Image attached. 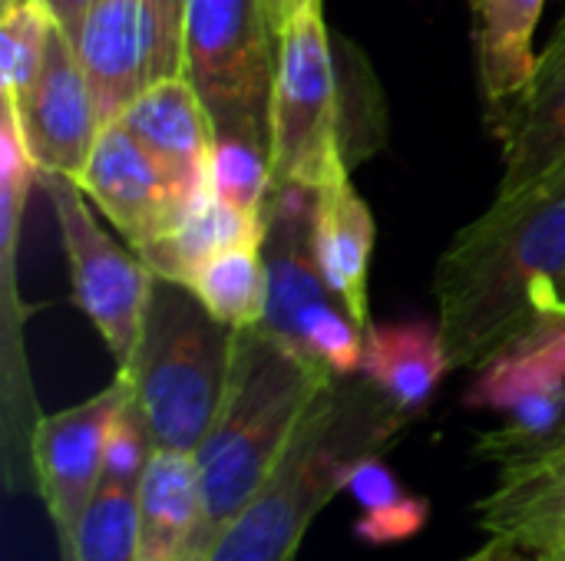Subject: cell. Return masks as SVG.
I'll list each match as a JSON object with an SVG mask.
<instances>
[{
    "mask_svg": "<svg viewBox=\"0 0 565 561\" xmlns=\"http://www.w3.org/2000/svg\"><path fill=\"white\" fill-rule=\"evenodd\" d=\"M434 301L450 370H480L563 324L565 159L454 235L434 268Z\"/></svg>",
    "mask_w": 565,
    "mask_h": 561,
    "instance_id": "1",
    "label": "cell"
},
{
    "mask_svg": "<svg viewBox=\"0 0 565 561\" xmlns=\"http://www.w3.org/2000/svg\"><path fill=\"white\" fill-rule=\"evenodd\" d=\"M407 420L367 377L334 380L301 420L275 473L202 561L298 559L311 522L341 493L344 470L391 446Z\"/></svg>",
    "mask_w": 565,
    "mask_h": 561,
    "instance_id": "2",
    "label": "cell"
},
{
    "mask_svg": "<svg viewBox=\"0 0 565 561\" xmlns=\"http://www.w3.org/2000/svg\"><path fill=\"white\" fill-rule=\"evenodd\" d=\"M334 380L341 377L278 341L268 327L235 331L228 390L212 430L195 450L205 499L199 561L218 532L255 499L301 420Z\"/></svg>",
    "mask_w": 565,
    "mask_h": 561,
    "instance_id": "3",
    "label": "cell"
},
{
    "mask_svg": "<svg viewBox=\"0 0 565 561\" xmlns=\"http://www.w3.org/2000/svg\"><path fill=\"white\" fill-rule=\"evenodd\" d=\"M235 327L175 281L159 278L132 360L119 370L156 446L195 453L228 390Z\"/></svg>",
    "mask_w": 565,
    "mask_h": 561,
    "instance_id": "4",
    "label": "cell"
},
{
    "mask_svg": "<svg viewBox=\"0 0 565 561\" xmlns=\"http://www.w3.org/2000/svg\"><path fill=\"white\" fill-rule=\"evenodd\" d=\"M271 188L321 192L351 179L344 152V93L321 3L301 10L278 36L268 106Z\"/></svg>",
    "mask_w": 565,
    "mask_h": 561,
    "instance_id": "5",
    "label": "cell"
},
{
    "mask_svg": "<svg viewBox=\"0 0 565 561\" xmlns=\"http://www.w3.org/2000/svg\"><path fill=\"white\" fill-rule=\"evenodd\" d=\"M278 33L265 0H185V76L215 136L268 142Z\"/></svg>",
    "mask_w": 565,
    "mask_h": 561,
    "instance_id": "6",
    "label": "cell"
},
{
    "mask_svg": "<svg viewBox=\"0 0 565 561\" xmlns=\"http://www.w3.org/2000/svg\"><path fill=\"white\" fill-rule=\"evenodd\" d=\"M40 188L50 198V208L56 215L73 301L79 311L93 321L96 334L116 357V367L122 370L139 344L142 321L152 301L156 271L132 251L122 248L93 215V202L73 182L60 172H36Z\"/></svg>",
    "mask_w": 565,
    "mask_h": 561,
    "instance_id": "7",
    "label": "cell"
},
{
    "mask_svg": "<svg viewBox=\"0 0 565 561\" xmlns=\"http://www.w3.org/2000/svg\"><path fill=\"white\" fill-rule=\"evenodd\" d=\"M126 400H129V380L116 374V380L96 397L66 407L60 413H46L33 427L30 436L33 473L60 552L70 546L76 522L103 479L106 436Z\"/></svg>",
    "mask_w": 565,
    "mask_h": 561,
    "instance_id": "8",
    "label": "cell"
},
{
    "mask_svg": "<svg viewBox=\"0 0 565 561\" xmlns=\"http://www.w3.org/2000/svg\"><path fill=\"white\" fill-rule=\"evenodd\" d=\"M0 103L13 109L36 172H60L79 182L103 119L96 112L73 36L60 23L50 33V46L33 86L17 103Z\"/></svg>",
    "mask_w": 565,
    "mask_h": 561,
    "instance_id": "9",
    "label": "cell"
},
{
    "mask_svg": "<svg viewBox=\"0 0 565 561\" xmlns=\"http://www.w3.org/2000/svg\"><path fill=\"white\" fill-rule=\"evenodd\" d=\"M79 188L136 255H146L185 208V198L166 169L122 122H106L99 129V139L79 175Z\"/></svg>",
    "mask_w": 565,
    "mask_h": 561,
    "instance_id": "10",
    "label": "cell"
},
{
    "mask_svg": "<svg viewBox=\"0 0 565 561\" xmlns=\"http://www.w3.org/2000/svg\"><path fill=\"white\" fill-rule=\"evenodd\" d=\"M480 460L500 470L487 499L477 503V526L487 536L526 542L565 516V420L540 436H480Z\"/></svg>",
    "mask_w": 565,
    "mask_h": 561,
    "instance_id": "11",
    "label": "cell"
},
{
    "mask_svg": "<svg viewBox=\"0 0 565 561\" xmlns=\"http://www.w3.org/2000/svg\"><path fill=\"white\" fill-rule=\"evenodd\" d=\"M262 255L268 271L265 324L278 341L301 354L305 317L334 301L315 255V192L301 185L271 188L265 202Z\"/></svg>",
    "mask_w": 565,
    "mask_h": 561,
    "instance_id": "12",
    "label": "cell"
},
{
    "mask_svg": "<svg viewBox=\"0 0 565 561\" xmlns=\"http://www.w3.org/2000/svg\"><path fill=\"white\" fill-rule=\"evenodd\" d=\"M166 169L185 205L212 188L215 126L189 76L149 83L116 119Z\"/></svg>",
    "mask_w": 565,
    "mask_h": 561,
    "instance_id": "13",
    "label": "cell"
},
{
    "mask_svg": "<svg viewBox=\"0 0 565 561\" xmlns=\"http://www.w3.org/2000/svg\"><path fill=\"white\" fill-rule=\"evenodd\" d=\"M503 175L497 195H513L565 159V17L536 56L520 96L497 116Z\"/></svg>",
    "mask_w": 565,
    "mask_h": 561,
    "instance_id": "14",
    "label": "cell"
},
{
    "mask_svg": "<svg viewBox=\"0 0 565 561\" xmlns=\"http://www.w3.org/2000/svg\"><path fill=\"white\" fill-rule=\"evenodd\" d=\"M73 46L103 126L116 122L156 83L152 30L142 0H96L73 33Z\"/></svg>",
    "mask_w": 565,
    "mask_h": 561,
    "instance_id": "15",
    "label": "cell"
},
{
    "mask_svg": "<svg viewBox=\"0 0 565 561\" xmlns=\"http://www.w3.org/2000/svg\"><path fill=\"white\" fill-rule=\"evenodd\" d=\"M139 549L136 561L199 559L205 522L202 473L195 453L156 446L136 489Z\"/></svg>",
    "mask_w": 565,
    "mask_h": 561,
    "instance_id": "16",
    "label": "cell"
},
{
    "mask_svg": "<svg viewBox=\"0 0 565 561\" xmlns=\"http://www.w3.org/2000/svg\"><path fill=\"white\" fill-rule=\"evenodd\" d=\"M374 215L354 192L351 179L315 192V255L334 301L351 321L371 327V255H374Z\"/></svg>",
    "mask_w": 565,
    "mask_h": 561,
    "instance_id": "17",
    "label": "cell"
},
{
    "mask_svg": "<svg viewBox=\"0 0 565 561\" xmlns=\"http://www.w3.org/2000/svg\"><path fill=\"white\" fill-rule=\"evenodd\" d=\"M450 357L434 324H371L364 331V377L407 417H417L437 393Z\"/></svg>",
    "mask_w": 565,
    "mask_h": 561,
    "instance_id": "18",
    "label": "cell"
},
{
    "mask_svg": "<svg viewBox=\"0 0 565 561\" xmlns=\"http://www.w3.org/2000/svg\"><path fill=\"white\" fill-rule=\"evenodd\" d=\"M546 0H473L477 66L487 106L500 116L533 73V33Z\"/></svg>",
    "mask_w": 565,
    "mask_h": 561,
    "instance_id": "19",
    "label": "cell"
},
{
    "mask_svg": "<svg viewBox=\"0 0 565 561\" xmlns=\"http://www.w3.org/2000/svg\"><path fill=\"white\" fill-rule=\"evenodd\" d=\"M265 222L245 215L242 208L228 205L215 188L195 195L175 218V225L146 251L139 255L156 278L185 284L192 268L225 248L245 245V241H262Z\"/></svg>",
    "mask_w": 565,
    "mask_h": 561,
    "instance_id": "20",
    "label": "cell"
},
{
    "mask_svg": "<svg viewBox=\"0 0 565 561\" xmlns=\"http://www.w3.org/2000/svg\"><path fill=\"white\" fill-rule=\"evenodd\" d=\"M185 288L212 311V317L235 331L265 324L268 271L262 241H245L199 261L185 278Z\"/></svg>",
    "mask_w": 565,
    "mask_h": 561,
    "instance_id": "21",
    "label": "cell"
},
{
    "mask_svg": "<svg viewBox=\"0 0 565 561\" xmlns=\"http://www.w3.org/2000/svg\"><path fill=\"white\" fill-rule=\"evenodd\" d=\"M565 390V367L540 341H526L477 370L463 403L470 410L513 413L523 403Z\"/></svg>",
    "mask_w": 565,
    "mask_h": 561,
    "instance_id": "22",
    "label": "cell"
},
{
    "mask_svg": "<svg viewBox=\"0 0 565 561\" xmlns=\"http://www.w3.org/2000/svg\"><path fill=\"white\" fill-rule=\"evenodd\" d=\"M132 483L99 479L89 506L83 509L63 561H136L139 509Z\"/></svg>",
    "mask_w": 565,
    "mask_h": 561,
    "instance_id": "23",
    "label": "cell"
},
{
    "mask_svg": "<svg viewBox=\"0 0 565 561\" xmlns=\"http://www.w3.org/2000/svg\"><path fill=\"white\" fill-rule=\"evenodd\" d=\"M0 99L17 103L36 79L56 17L46 0H0Z\"/></svg>",
    "mask_w": 565,
    "mask_h": 561,
    "instance_id": "24",
    "label": "cell"
},
{
    "mask_svg": "<svg viewBox=\"0 0 565 561\" xmlns=\"http://www.w3.org/2000/svg\"><path fill=\"white\" fill-rule=\"evenodd\" d=\"M212 188L228 205L265 222V202L271 195L268 142L245 139V136H215Z\"/></svg>",
    "mask_w": 565,
    "mask_h": 561,
    "instance_id": "25",
    "label": "cell"
},
{
    "mask_svg": "<svg viewBox=\"0 0 565 561\" xmlns=\"http://www.w3.org/2000/svg\"><path fill=\"white\" fill-rule=\"evenodd\" d=\"M301 354L341 380L358 377L364 370V331L351 321V314L338 301H328L305 317Z\"/></svg>",
    "mask_w": 565,
    "mask_h": 561,
    "instance_id": "26",
    "label": "cell"
},
{
    "mask_svg": "<svg viewBox=\"0 0 565 561\" xmlns=\"http://www.w3.org/2000/svg\"><path fill=\"white\" fill-rule=\"evenodd\" d=\"M152 450H156L152 433H149V427H146L136 400H132V390H129V400L119 407V413H116V420L109 427V436H106L103 476L139 486Z\"/></svg>",
    "mask_w": 565,
    "mask_h": 561,
    "instance_id": "27",
    "label": "cell"
},
{
    "mask_svg": "<svg viewBox=\"0 0 565 561\" xmlns=\"http://www.w3.org/2000/svg\"><path fill=\"white\" fill-rule=\"evenodd\" d=\"M427 516H430L427 499H417L407 493L391 506L364 509L361 519L354 522V536L367 546H397V542L414 539L427 526Z\"/></svg>",
    "mask_w": 565,
    "mask_h": 561,
    "instance_id": "28",
    "label": "cell"
},
{
    "mask_svg": "<svg viewBox=\"0 0 565 561\" xmlns=\"http://www.w3.org/2000/svg\"><path fill=\"white\" fill-rule=\"evenodd\" d=\"M152 30L156 79L185 76V0H142Z\"/></svg>",
    "mask_w": 565,
    "mask_h": 561,
    "instance_id": "29",
    "label": "cell"
},
{
    "mask_svg": "<svg viewBox=\"0 0 565 561\" xmlns=\"http://www.w3.org/2000/svg\"><path fill=\"white\" fill-rule=\"evenodd\" d=\"M341 493H351V496L361 503V509H381V506H391V503H397L401 496H407V489L397 483V476L384 466L381 453L358 456V460L344 470Z\"/></svg>",
    "mask_w": 565,
    "mask_h": 561,
    "instance_id": "30",
    "label": "cell"
},
{
    "mask_svg": "<svg viewBox=\"0 0 565 561\" xmlns=\"http://www.w3.org/2000/svg\"><path fill=\"white\" fill-rule=\"evenodd\" d=\"M463 561H565V559H553V555H543V552H530V549H523V546H516V542H510V539L490 536V542H487L480 552L467 555Z\"/></svg>",
    "mask_w": 565,
    "mask_h": 561,
    "instance_id": "31",
    "label": "cell"
},
{
    "mask_svg": "<svg viewBox=\"0 0 565 561\" xmlns=\"http://www.w3.org/2000/svg\"><path fill=\"white\" fill-rule=\"evenodd\" d=\"M523 549L530 552H543V555H553V559H565V516L559 522L540 529L536 536H530L526 542H520Z\"/></svg>",
    "mask_w": 565,
    "mask_h": 561,
    "instance_id": "32",
    "label": "cell"
},
{
    "mask_svg": "<svg viewBox=\"0 0 565 561\" xmlns=\"http://www.w3.org/2000/svg\"><path fill=\"white\" fill-rule=\"evenodd\" d=\"M46 3H50V10H53L56 23L73 36V33L79 30L83 17L89 13V7H93L96 0H46Z\"/></svg>",
    "mask_w": 565,
    "mask_h": 561,
    "instance_id": "33",
    "label": "cell"
},
{
    "mask_svg": "<svg viewBox=\"0 0 565 561\" xmlns=\"http://www.w3.org/2000/svg\"><path fill=\"white\" fill-rule=\"evenodd\" d=\"M315 3H321V0H265L268 20H271V26H275L278 36H281V30H285L301 10H308V7H315Z\"/></svg>",
    "mask_w": 565,
    "mask_h": 561,
    "instance_id": "34",
    "label": "cell"
},
{
    "mask_svg": "<svg viewBox=\"0 0 565 561\" xmlns=\"http://www.w3.org/2000/svg\"><path fill=\"white\" fill-rule=\"evenodd\" d=\"M533 341L546 344V347L553 350V357L565 367V321L563 324H556V327H550V331H543V334H536Z\"/></svg>",
    "mask_w": 565,
    "mask_h": 561,
    "instance_id": "35",
    "label": "cell"
},
{
    "mask_svg": "<svg viewBox=\"0 0 565 561\" xmlns=\"http://www.w3.org/2000/svg\"><path fill=\"white\" fill-rule=\"evenodd\" d=\"M189 561H199V559H189Z\"/></svg>",
    "mask_w": 565,
    "mask_h": 561,
    "instance_id": "36",
    "label": "cell"
}]
</instances>
